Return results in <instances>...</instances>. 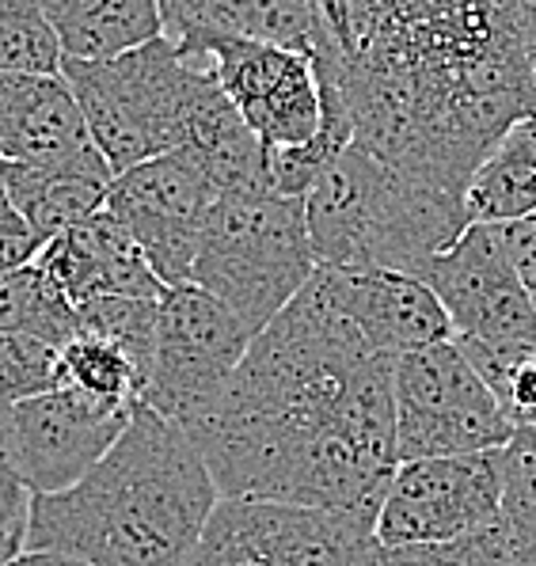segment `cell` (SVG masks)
<instances>
[{
    "instance_id": "e0dca14e",
    "label": "cell",
    "mask_w": 536,
    "mask_h": 566,
    "mask_svg": "<svg viewBox=\"0 0 536 566\" xmlns=\"http://www.w3.org/2000/svg\"><path fill=\"white\" fill-rule=\"evenodd\" d=\"M42 274L76 312L103 297H164L168 285L153 274L141 243L134 232L111 213L107 206L95 209L88 221L62 232L34 255Z\"/></svg>"
},
{
    "instance_id": "ac0fdd59",
    "label": "cell",
    "mask_w": 536,
    "mask_h": 566,
    "mask_svg": "<svg viewBox=\"0 0 536 566\" xmlns=\"http://www.w3.org/2000/svg\"><path fill=\"white\" fill-rule=\"evenodd\" d=\"M65 61H103L160 39V0H42Z\"/></svg>"
},
{
    "instance_id": "8992f818",
    "label": "cell",
    "mask_w": 536,
    "mask_h": 566,
    "mask_svg": "<svg viewBox=\"0 0 536 566\" xmlns=\"http://www.w3.org/2000/svg\"><path fill=\"white\" fill-rule=\"evenodd\" d=\"M392 396L400 464L422 457L506 449L517 433L495 391L483 385L453 338L400 354L392 365Z\"/></svg>"
},
{
    "instance_id": "83f0119b",
    "label": "cell",
    "mask_w": 536,
    "mask_h": 566,
    "mask_svg": "<svg viewBox=\"0 0 536 566\" xmlns=\"http://www.w3.org/2000/svg\"><path fill=\"white\" fill-rule=\"evenodd\" d=\"M31 486L23 483L20 464L12 452V426H8V403H0V566L12 563L28 547L31 525Z\"/></svg>"
},
{
    "instance_id": "44dd1931",
    "label": "cell",
    "mask_w": 536,
    "mask_h": 566,
    "mask_svg": "<svg viewBox=\"0 0 536 566\" xmlns=\"http://www.w3.org/2000/svg\"><path fill=\"white\" fill-rule=\"evenodd\" d=\"M62 385L95 399L115 411H141L149 388V358L134 346L111 335L76 331V338L62 346Z\"/></svg>"
},
{
    "instance_id": "30bf717a",
    "label": "cell",
    "mask_w": 536,
    "mask_h": 566,
    "mask_svg": "<svg viewBox=\"0 0 536 566\" xmlns=\"http://www.w3.org/2000/svg\"><path fill=\"white\" fill-rule=\"evenodd\" d=\"M218 190L195 153L179 149L123 171L107 187V209L134 232L164 285H190L198 243Z\"/></svg>"
},
{
    "instance_id": "8fae6325",
    "label": "cell",
    "mask_w": 536,
    "mask_h": 566,
    "mask_svg": "<svg viewBox=\"0 0 536 566\" xmlns=\"http://www.w3.org/2000/svg\"><path fill=\"white\" fill-rule=\"evenodd\" d=\"M206 69L271 153L308 145L324 129L319 73L301 50L229 39L206 50Z\"/></svg>"
},
{
    "instance_id": "ffe728a7",
    "label": "cell",
    "mask_w": 536,
    "mask_h": 566,
    "mask_svg": "<svg viewBox=\"0 0 536 566\" xmlns=\"http://www.w3.org/2000/svg\"><path fill=\"white\" fill-rule=\"evenodd\" d=\"M0 179L23 221L31 224L39 248L57 240L62 232L88 221L95 209L107 206V179L73 176V171H46V168H23V164L0 160Z\"/></svg>"
},
{
    "instance_id": "603a6c76",
    "label": "cell",
    "mask_w": 536,
    "mask_h": 566,
    "mask_svg": "<svg viewBox=\"0 0 536 566\" xmlns=\"http://www.w3.org/2000/svg\"><path fill=\"white\" fill-rule=\"evenodd\" d=\"M483 385L495 391L498 407L509 422L536 426V338L522 343H480V338H453Z\"/></svg>"
},
{
    "instance_id": "277c9868",
    "label": "cell",
    "mask_w": 536,
    "mask_h": 566,
    "mask_svg": "<svg viewBox=\"0 0 536 566\" xmlns=\"http://www.w3.org/2000/svg\"><path fill=\"white\" fill-rule=\"evenodd\" d=\"M62 76L111 176L187 149L198 118L221 95L213 73L190 65L164 34L118 57L65 61Z\"/></svg>"
},
{
    "instance_id": "52a82bcc",
    "label": "cell",
    "mask_w": 536,
    "mask_h": 566,
    "mask_svg": "<svg viewBox=\"0 0 536 566\" xmlns=\"http://www.w3.org/2000/svg\"><path fill=\"white\" fill-rule=\"evenodd\" d=\"M252 343L255 331L213 293L195 282L164 290L145 407L187 430L218 403Z\"/></svg>"
},
{
    "instance_id": "ba28073f",
    "label": "cell",
    "mask_w": 536,
    "mask_h": 566,
    "mask_svg": "<svg viewBox=\"0 0 536 566\" xmlns=\"http://www.w3.org/2000/svg\"><path fill=\"white\" fill-rule=\"evenodd\" d=\"M374 517L221 499L190 566H374Z\"/></svg>"
},
{
    "instance_id": "3957f363",
    "label": "cell",
    "mask_w": 536,
    "mask_h": 566,
    "mask_svg": "<svg viewBox=\"0 0 536 566\" xmlns=\"http://www.w3.org/2000/svg\"><path fill=\"white\" fill-rule=\"evenodd\" d=\"M316 266H380L422 274L472 224L461 195L388 168L361 145H347L305 195Z\"/></svg>"
},
{
    "instance_id": "7a4b0ae2",
    "label": "cell",
    "mask_w": 536,
    "mask_h": 566,
    "mask_svg": "<svg viewBox=\"0 0 536 566\" xmlns=\"http://www.w3.org/2000/svg\"><path fill=\"white\" fill-rule=\"evenodd\" d=\"M221 491L183 426L141 407L76 486L34 494L28 547L92 566H190Z\"/></svg>"
},
{
    "instance_id": "f1b7e54d",
    "label": "cell",
    "mask_w": 536,
    "mask_h": 566,
    "mask_svg": "<svg viewBox=\"0 0 536 566\" xmlns=\"http://www.w3.org/2000/svg\"><path fill=\"white\" fill-rule=\"evenodd\" d=\"M39 240H34L31 224L23 221V213L15 209L12 195H8L4 179H0V274L15 266H28L39 255Z\"/></svg>"
},
{
    "instance_id": "cb8c5ba5",
    "label": "cell",
    "mask_w": 536,
    "mask_h": 566,
    "mask_svg": "<svg viewBox=\"0 0 536 566\" xmlns=\"http://www.w3.org/2000/svg\"><path fill=\"white\" fill-rule=\"evenodd\" d=\"M509 566H536V426H522L503 449V513Z\"/></svg>"
},
{
    "instance_id": "7c38bea8",
    "label": "cell",
    "mask_w": 536,
    "mask_h": 566,
    "mask_svg": "<svg viewBox=\"0 0 536 566\" xmlns=\"http://www.w3.org/2000/svg\"><path fill=\"white\" fill-rule=\"evenodd\" d=\"M419 277L442 301L453 338H480V343L536 338V308L509 255L503 224H469L453 248L422 266Z\"/></svg>"
},
{
    "instance_id": "f546056e",
    "label": "cell",
    "mask_w": 536,
    "mask_h": 566,
    "mask_svg": "<svg viewBox=\"0 0 536 566\" xmlns=\"http://www.w3.org/2000/svg\"><path fill=\"white\" fill-rule=\"evenodd\" d=\"M503 237L509 243V255H514L517 274H522L525 293H529V301L536 308V217H529V221L503 224Z\"/></svg>"
},
{
    "instance_id": "9c48e42d",
    "label": "cell",
    "mask_w": 536,
    "mask_h": 566,
    "mask_svg": "<svg viewBox=\"0 0 536 566\" xmlns=\"http://www.w3.org/2000/svg\"><path fill=\"white\" fill-rule=\"evenodd\" d=\"M503 513V449L403 460L377 510L380 547L442 544L491 528Z\"/></svg>"
},
{
    "instance_id": "d6986e66",
    "label": "cell",
    "mask_w": 536,
    "mask_h": 566,
    "mask_svg": "<svg viewBox=\"0 0 536 566\" xmlns=\"http://www.w3.org/2000/svg\"><path fill=\"white\" fill-rule=\"evenodd\" d=\"M472 224H514L536 217V115L509 126L464 187Z\"/></svg>"
},
{
    "instance_id": "7402d4cb",
    "label": "cell",
    "mask_w": 536,
    "mask_h": 566,
    "mask_svg": "<svg viewBox=\"0 0 536 566\" xmlns=\"http://www.w3.org/2000/svg\"><path fill=\"white\" fill-rule=\"evenodd\" d=\"M76 327H81L76 308L54 290L39 263L0 274V331L42 338L62 350L76 338Z\"/></svg>"
},
{
    "instance_id": "6da1fadb",
    "label": "cell",
    "mask_w": 536,
    "mask_h": 566,
    "mask_svg": "<svg viewBox=\"0 0 536 566\" xmlns=\"http://www.w3.org/2000/svg\"><path fill=\"white\" fill-rule=\"evenodd\" d=\"M392 365L308 277L187 438L221 499L361 513L377 525L400 468Z\"/></svg>"
},
{
    "instance_id": "4dcf8cb0",
    "label": "cell",
    "mask_w": 536,
    "mask_h": 566,
    "mask_svg": "<svg viewBox=\"0 0 536 566\" xmlns=\"http://www.w3.org/2000/svg\"><path fill=\"white\" fill-rule=\"evenodd\" d=\"M509 4H514V28H517V39H522L533 88H536V0H509Z\"/></svg>"
},
{
    "instance_id": "4fadbf2b",
    "label": "cell",
    "mask_w": 536,
    "mask_h": 566,
    "mask_svg": "<svg viewBox=\"0 0 536 566\" xmlns=\"http://www.w3.org/2000/svg\"><path fill=\"white\" fill-rule=\"evenodd\" d=\"M134 415L95 403L69 385L12 403L8 426L23 483L31 494H62L76 486L115 449Z\"/></svg>"
},
{
    "instance_id": "484cf974",
    "label": "cell",
    "mask_w": 536,
    "mask_h": 566,
    "mask_svg": "<svg viewBox=\"0 0 536 566\" xmlns=\"http://www.w3.org/2000/svg\"><path fill=\"white\" fill-rule=\"evenodd\" d=\"M62 385V350L42 338L0 331V403H23Z\"/></svg>"
},
{
    "instance_id": "5b68a950",
    "label": "cell",
    "mask_w": 536,
    "mask_h": 566,
    "mask_svg": "<svg viewBox=\"0 0 536 566\" xmlns=\"http://www.w3.org/2000/svg\"><path fill=\"white\" fill-rule=\"evenodd\" d=\"M316 274L305 202L274 190L224 195L206 217L190 282L263 331Z\"/></svg>"
},
{
    "instance_id": "9a60e30c",
    "label": "cell",
    "mask_w": 536,
    "mask_h": 566,
    "mask_svg": "<svg viewBox=\"0 0 536 566\" xmlns=\"http://www.w3.org/2000/svg\"><path fill=\"white\" fill-rule=\"evenodd\" d=\"M316 285L374 354H400L453 338L442 301L422 277L380 266H316Z\"/></svg>"
},
{
    "instance_id": "2e32d148",
    "label": "cell",
    "mask_w": 536,
    "mask_h": 566,
    "mask_svg": "<svg viewBox=\"0 0 536 566\" xmlns=\"http://www.w3.org/2000/svg\"><path fill=\"white\" fill-rule=\"evenodd\" d=\"M160 20L164 39L198 69L213 42L229 39L301 50L316 69L339 61L313 0H160Z\"/></svg>"
},
{
    "instance_id": "d4e9b609",
    "label": "cell",
    "mask_w": 536,
    "mask_h": 566,
    "mask_svg": "<svg viewBox=\"0 0 536 566\" xmlns=\"http://www.w3.org/2000/svg\"><path fill=\"white\" fill-rule=\"evenodd\" d=\"M65 50L50 28L42 0H0V73L57 76Z\"/></svg>"
},
{
    "instance_id": "1f68e13d",
    "label": "cell",
    "mask_w": 536,
    "mask_h": 566,
    "mask_svg": "<svg viewBox=\"0 0 536 566\" xmlns=\"http://www.w3.org/2000/svg\"><path fill=\"white\" fill-rule=\"evenodd\" d=\"M4 566H92V563L73 559V555H62V552H23Z\"/></svg>"
},
{
    "instance_id": "5bb4252c",
    "label": "cell",
    "mask_w": 536,
    "mask_h": 566,
    "mask_svg": "<svg viewBox=\"0 0 536 566\" xmlns=\"http://www.w3.org/2000/svg\"><path fill=\"white\" fill-rule=\"evenodd\" d=\"M0 160L115 179L62 73H0Z\"/></svg>"
},
{
    "instance_id": "4316f807",
    "label": "cell",
    "mask_w": 536,
    "mask_h": 566,
    "mask_svg": "<svg viewBox=\"0 0 536 566\" xmlns=\"http://www.w3.org/2000/svg\"><path fill=\"white\" fill-rule=\"evenodd\" d=\"M374 566H509L503 525L480 528L461 539H442V544H408V547H380Z\"/></svg>"
}]
</instances>
